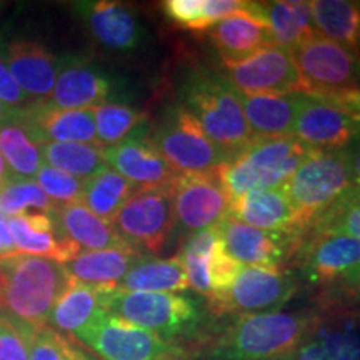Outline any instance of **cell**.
<instances>
[{"mask_svg":"<svg viewBox=\"0 0 360 360\" xmlns=\"http://www.w3.org/2000/svg\"><path fill=\"white\" fill-rule=\"evenodd\" d=\"M302 274L315 287L360 292V240L337 233L309 236L304 247Z\"/></svg>","mask_w":360,"mask_h":360,"instance_id":"obj_13","label":"cell"},{"mask_svg":"<svg viewBox=\"0 0 360 360\" xmlns=\"http://www.w3.org/2000/svg\"><path fill=\"white\" fill-rule=\"evenodd\" d=\"M179 257L186 269L188 289L205 297L207 304L227 294L242 269L225 250L217 227L187 237Z\"/></svg>","mask_w":360,"mask_h":360,"instance_id":"obj_14","label":"cell"},{"mask_svg":"<svg viewBox=\"0 0 360 360\" xmlns=\"http://www.w3.org/2000/svg\"><path fill=\"white\" fill-rule=\"evenodd\" d=\"M19 120L40 146L49 142L98 146L92 110H60L47 102H34L19 112Z\"/></svg>","mask_w":360,"mask_h":360,"instance_id":"obj_21","label":"cell"},{"mask_svg":"<svg viewBox=\"0 0 360 360\" xmlns=\"http://www.w3.org/2000/svg\"><path fill=\"white\" fill-rule=\"evenodd\" d=\"M299 96L300 92L283 94V96L240 94L242 109L254 139L294 137Z\"/></svg>","mask_w":360,"mask_h":360,"instance_id":"obj_27","label":"cell"},{"mask_svg":"<svg viewBox=\"0 0 360 360\" xmlns=\"http://www.w3.org/2000/svg\"><path fill=\"white\" fill-rule=\"evenodd\" d=\"M150 141L177 174H210L229 159L182 105L167 110Z\"/></svg>","mask_w":360,"mask_h":360,"instance_id":"obj_10","label":"cell"},{"mask_svg":"<svg viewBox=\"0 0 360 360\" xmlns=\"http://www.w3.org/2000/svg\"><path fill=\"white\" fill-rule=\"evenodd\" d=\"M0 102L17 110L25 109L30 103H34L32 98L27 96L24 90L19 87V84L15 82V79L12 77L2 58H0Z\"/></svg>","mask_w":360,"mask_h":360,"instance_id":"obj_44","label":"cell"},{"mask_svg":"<svg viewBox=\"0 0 360 360\" xmlns=\"http://www.w3.org/2000/svg\"><path fill=\"white\" fill-rule=\"evenodd\" d=\"M299 283L283 269L244 267L227 294L207 304L212 317L277 312L295 295Z\"/></svg>","mask_w":360,"mask_h":360,"instance_id":"obj_11","label":"cell"},{"mask_svg":"<svg viewBox=\"0 0 360 360\" xmlns=\"http://www.w3.org/2000/svg\"><path fill=\"white\" fill-rule=\"evenodd\" d=\"M310 233H337L360 240V186L350 188L335 204L314 219L307 236Z\"/></svg>","mask_w":360,"mask_h":360,"instance_id":"obj_39","label":"cell"},{"mask_svg":"<svg viewBox=\"0 0 360 360\" xmlns=\"http://www.w3.org/2000/svg\"><path fill=\"white\" fill-rule=\"evenodd\" d=\"M345 154H347L350 172H352L355 186H360V135L345 147Z\"/></svg>","mask_w":360,"mask_h":360,"instance_id":"obj_47","label":"cell"},{"mask_svg":"<svg viewBox=\"0 0 360 360\" xmlns=\"http://www.w3.org/2000/svg\"><path fill=\"white\" fill-rule=\"evenodd\" d=\"M35 330L0 314V360H30V339Z\"/></svg>","mask_w":360,"mask_h":360,"instance_id":"obj_43","label":"cell"},{"mask_svg":"<svg viewBox=\"0 0 360 360\" xmlns=\"http://www.w3.org/2000/svg\"><path fill=\"white\" fill-rule=\"evenodd\" d=\"M42 155L47 165L84 182L107 169L103 148L92 143L49 142L42 146Z\"/></svg>","mask_w":360,"mask_h":360,"instance_id":"obj_36","label":"cell"},{"mask_svg":"<svg viewBox=\"0 0 360 360\" xmlns=\"http://www.w3.org/2000/svg\"><path fill=\"white\" fill-rule=\"evenodd\" d=\"M105 287L89 285L70 277L69 285L53 305L49 327L65 335H74L101 310V292Z\"/></svg>","mask_w":360,"mask_h":360,"instance_id":"obj_31","label":"cell"},{"mask_svg":"<svg viewBox=\"0 0 360 360\" xmlns=\"http://www.w3.org/2000/svg\"><path fill=\"white\" fill-rule=\"evenodd\" d=\"M0 154L15 177L34 179L45 164L42 146L35 141L19 117L0 125Z\"/></svg>","mask_w":360,"mask_h":360,"instance_id":"obj_33","label":"cell"},{"mask_svg":"<svg viewBox=\"0 0 360 360\" xmlns=\"http://www.w3.org/2000/svg\"><path fill=\"white\" fill-rule=\"evenodd\" d=\"M15 254H19V252H17L11 231H8L7 219L0 214V260H6Z\"/></svg>","mask_w":360,"mask_h":360,"instance_id":"obj_46","label":"cell"},{"mask_svg":"<svg viewBox=\"0 0 360 360\" xmlns=\"http://www.w3.org/2000/svg\"><path fill=\"white\" fill-rule=\"evenodd\" d=\"M12 177H13V174L11 172V169H8L6 160H4L2 154H0V187H2L4 184H7Z\"/></svg>","mask_w":360,"mask_h":360,"instance_id":"obj_50","label":"cell"},{"mask_svg":"<svg viewBox=\"0 0 360 360\" xmlns=\"http://www.w3.org/2000/svg\"><path fill=\"white\" fill-rule=\"evenodd\" d=\"M114 289L130 292H170L179 294L188 289L186 269L179 255L157 259L141 255Z\"/></svg>","mask_w":360,"mask_h":360,"instance_id":"obj_30","label":"cell"},{"mask_svg":"<svg viewBox=\"0 0 360 360\" xmlns=\"http://www.w3.org/2000/svg\"><path fill=\"white\" fill-rule=\"evenodd\" d=\"M19 112L17 109H11V107H7L6 103L0 102V125L11 122V120H15L17 117H19Z\"/></svg>","mask_w":360,"mask_h":360,"instance_id":"obj_49","label":"cell"},{"mask_svg":"<svg viewBox=\"0 0 360 360\" xmlns=\"http://www.w3.org/2000/svg\"><path fill=\"white\" fill-rule=\"evenodd\" d=\"M174 233L186 240L193 233L217 227L231 214V199L215 172L179 174L172 184Z\"/></svg>","mask_w":360,"mask_h":360,"instance_id":"obj_12","label":"cell"},{"mask_svg":"<svg viewBox=\"0 0 360 360\" xmlns=\"http://www.w3.org/2000/svg\"><path fill=\"white\" fill-rule=\"evenodd\" d=\"M300 92L335 98L360 90V58L344 45L314 35L290 49Z\"/></svg>","mask_w":360,"mask_h":360,"instance_id":"obj_8","label":"cell"},{"mask_svg":"<svg viewBox=\"0 0 360 360\" xmlns=\"http://www.w3.org/2000/svg\"><path fill=\"white\" fill-rule=\"evenodd\" d=\"M139 257L141 254L132 249L80 250L64 267L75 281L114 289Z\"/></svg>","mask_w":360,"mask_h":360,"instance_id":"obj_29","label":"cell"},{"mask_svg":"<svg viewBox=\"0 0 360 360\" xmlns=\"http://www.w3.org/2000/svg\"><path fill=\"white\" fill-rule=\"evenodd\" d=\"M335 103L347 112L349 115H352L357 122H360V90L359 92H350V94H344V96L330 98Z\"/></svg>","mask_w":360,"mask_h":360,"instance_id":"obj_48","label":"cell"},{"mask_svg":"<svg viewBox=\"0 0 360 360\" xmlns=\"http://www.w3.org/2000/svg\"><path fill=\"white\" fill-rule=\"evenodd\" d=\"M217 229L227 254L244 267L283 269L300 245L299 236L260 231L231 214Z\"/></svg>","mask_w":360,"mask_h":360,"instance_id":"obj_17","label":"cell"},{"mask_svg":"<svg viewBox=\"0 0 360 360\" xmlns=\"http://www.w3.org/2000/svg\"><path fill=\"white\" fill-rule=\"evenodd\" d=\"M30 360H98L74 337L56 328L39 327L30 339Z\"/></svg>","mask_w":360,"mask_h":360,"instance_id":"obj_40","label":"cell"},{"mask_svg":"<svg viewBox=\"0 0 360 360\" xmlns=\"http://www.w3.org/2000/svg\"><path fill=\"white\" fill-rule=\"evenodd\" d=\"M319 322L312 312H264L236 317L205 340V360H287Z\"/></svg>","mask_w":360,"mask_h":360,"instance_id":"obj_1","label":"cell"},{"mask_svg":"<svg viewBox=\"0 0 360 360\" xmlns=\"http://www.w3.org/2000/svg\"><path fill=\"white\" fill-rule=\"evenodd\" d=\"M180 105L229 157L255 141L242 109L240 94L222 74L192 72L184 82Z\"/></svg>","mask_w":360,"mask_h":360,"instance_id":"obj_4","label":"cell"},{"mask_svg":"<svg viewBox=\"0 0 360 360\" xmlns=\"http://www.w3.org/2000/svg\"><path fill=\"white\" fill-rule=\"evenodd\" d=\"M287 360H328L321 342L312 334Z\"/></svg>","mask_w":360,"mask_h":360,"instance_id":"obj_45","label":"cell"},{"mask_svg":"<svg viewBox=\"0 0 360 360\" xmlns=\"http://www.w3.org/2000/svg\"><path fill=\"white\" fill-rule=\"evenodd\" d=\"M315 32L357 53L360 37V4L349 0L310 2Z\"/></svg>","mask_w":360,"mask_h":360,"instance_id":"obj_32","label":"cell"},{"mask_svg":"<svg viewBox=\"0 0 360 360\" xmlns=\"http://www.w3.org/2000/svg\"><path fill=\"white\" fill-rule=\"evenodd\" d=\"M75 13L94 40L114 52H134L141 47L146 32L134 8L112 0L75 2Z\"/></svg>","mask_w":360,"mask_h":360,"instance_id":"obj_19","label":"cell"},{"mask_svg":"<svg viewBox=\"0 0 360 360\" xmlns=\"http://www.w3.org/2000/svg\"><path fill=\"white\" fill-rule=\"evenodd\" d=\"M40 188L47 193V197L57 205L74 204L82 200L84 180H79L72 175L62 172L56 167L44 164L34 177Z\"/></svg>","mask_w":360,"mask_h":360,"instance_id":"obj_42","label":"cell"},{"mask_svg":"<svg viewBox=\"0 0 360 360\" xmlns=\"http://www.w3.org/2000/svg\"><path fill=\"white\" fill-rule=\"evenodd\" d=\"M101 307L114 317L179 345L188 340L204 344L209 337L205 330L212 315L207 304L182 294L102 289Z\"/></svg>","mask_w":360,"mask_h":360,"instance_id":"obj_2","label":"cell"},{"mask_svg":"<svg viewBox=\"0 0 360 360\" xmlns=\"http://www.w3.org/2000/svg\"><path fill=\"white\" fill-rule=\"evenodd\" d=\"M231 215L265 232L304 236L294 205L282 187L254 191L231 200Z\"/></svg>","mask_w":360,"mask_h":360,"instance_id":"obj_22","label":"cell"},{"mask_svg":"<svg viewBox=\"0 0 360 360\" xmlns=\"http://www.w3.org/2000/svg\"><path fill=\"white\" fill-rule=\"evenodd\" d=\"M0 58L19 87L34 102H47L56 85L60 62L45 45L15 39L2 45Z\"/></svg>","mask_w":360,"mask_h":360,"instance_id":"obj_20","label":"cell"},{"mask_svg":"<svg viewBox=\"0 0 360 360\" xmlns=\"http://www.w3.org/2000/svg\"><path fill=\"white\" fill-rule=\"evenodd\" d=\"M310 150L295 137L255 139L214 172L233 200L254 191L283 187Z\"/></svg>","mask_w":360,"mask_h":360,"instance_id":"obj_5","label":"cell"},{"mask_svg":"<svg viewBox=\"0 0 360 360\" xmlns=\"http://www.w3.org/2000/svg\"><path fill=\"white\" fill-rule=\"evenodd\" d=\"M360 135V122L330 98L300 92L294 137L317 150H342Z\"/></svg>","mask_w":360,"mask_h":360,"instance_id":"obj_16","label":"cell"},{"mask_svg":"<svg viewBox=\"0 0 360 360\" xmlns=\"http://www.w3.org/2000/svg\"><path fill=\"white\" fill-rule=\"evenodd\" d=\"M103 154L107 167L132 182L139 191L170 186L179 175L160 155L150 135L143 132L142 127L135 129L122 142L103 148Z\"/></svg>","mask_w":360,"mask_h":360,"instance_id":"obj_18","label":"cell"},{"mask_svg":"<svg viewBox=\"0 0 360 360\" xmlns=\"http://www.w3.org/2000/svg\"><path fill=\"white\" fill-rule=\"evenodd\" d=\"M72 337L98 360H193L184 345L160 339L102 309Z\"/></svg>","mask_w":360,"mask_h":360,"instance_id":"obj_7","label":"cell"},{"mask_svg":"<svg viewBox=\"0 0 360 360\" xmlns=\"http://www.w3.org/2000/svg\"><path fill=\"white\" fill-rule=\"evenodd\" d=\"M249 8L269 27L274 44L289 51L317 35L310 12V2L304 0L249 2Z\"/></svg>","mask_w":360,"mask_h":360,"instance_id":"obj_28","label":"cell"},{"mask_svg":"<svg viewBox=\"0 0 360 360\" xmlns=\"http://www.w3.org/2000/svg\"><path fill=\"white\" fill-rule=\"evenodd\" d=\"M110 80L82 62L60 65L56 85L47 103L60 110H92L107 102Z\"/></svg>","mask_w":360,"mask_h":360,"instance_id":"obj_23","label":"cell"},{"mask_svg":"<svg viewBox=\"0 0 360 360\" xmlns=\"http://www.w3.org/2000/svg\"><path fill=\"white\" fill-rule=\"evenodd\" d=\"M70 276L57 260L15 254L0 260V314L29 327L49 326Z\"/></svg>","mask_w":360,"mask_h":360,"instance_id":"obj_3","label":"cell"},{"mask_svg":"<svg viewBox=\"0 0 360 360\" xmlns=\"http://www.w3.org/2000/svg\"><path fill=\"white\" fill-rule=\"evenodd\" d=\"M245 7L244 0H165L162 4V11L174 24L195 32L212 29Z\"/></svg>","mask_w":360,"mask_h":360,"instance_id":"obj_34","label":"cell"},{"mask_svg":"<svg viewBox=\"0 0 360 360\" xmlns=\"http://www.w3.org/2000/svg\"><path fill=\"white\" fill-rule=\"evenodd\" d=\"M137 191L139 188L132 182L107 167L96 177L85 180L80 202L97 217L105 222H112L125 205V202Z\"/></svg>","mask_w":360,"mask_h":360,"instance_id":"obj_35","label":"cell"},{"mask_svg":"<svg viewBox=\"0 0 360 360\" xmlns=\"http://www.w3.org/2000/svg\"><path fill=\"white\" fill-rule=\"evenodd\" d=\"M98 147L107 148L122 142L135 129L141 127L146 114L125 103L105 102L92 109Z\"/></svg>","mask_w":360,"mask_h":360,"instance_id":"obj_37","label":"cell"},{"mask_svg":"<svg viewBox=\"0 0 360 360\" xmlns=\"http://www.w3.org/2000/svg\"><path fill=\"white\" fill-rule=\"evenodd\" d=\"M7 224L19 254L52 259L65 264L80 252L77 245L60 236L52 214L27 212L7 219Z\"/></svg>","mask_w":360,"mask_h":360,"instance_id":"obj_24","label":"cell"},{"mask_svg":"<svg viewBox=\"0 0 360 360\" xmlns=\"http://www.w3.org/2000/svg\"><path fill=\"white\" fill-rule=\"evenodd\" d=\"M172 184L137 191L110 222L125 245L141 255L159 254L172 237Z\"/></svg>","mask_w":360,"mask_h":360,"instance_id":"obj_9","label":"cell"},{"mask_svg":"<svg viewBox=\"0 0 360 360\" xmlns=\"http://www.w3.org/2000/svg\"><path fill=\"white\" fill-rule=\"evenodd\" d=\"M314 335L328 360H360V330L354 322L328 323L319 317Z\"/></svg>","mask_w":360,"mask_h":360,"instance_id":"obj_41","label":"cell"},{"mask_svg":"<svg viewBox=\"0 0 360 360\" xmlns=\"http://www.w3.org/2000/svg\"><path fill=\"white\" fill-rule=\"evenodd\" d=\"M225 79L240 94L283 96L300 92V80L289 49L269 45L245 60L225 64Z\"/></svg>","mask_w":360,"mask_h":360,"instance_id":"obj_15","label":"cell"},{"mask_svg":"<svg viewBox=\"0 0 360 360\" xmlns=\"http://www.w3.org/2000/svg\"><path fill=\"white\" fill-rule=\"evenodd\" d=\"M57 207L34 179H20L13 175L0 187V214L6 219L24 215L29 210L52 214Z\"/></svg>","mask_w":360,"mask_h":360,"instance_id":"obj_38","label":"cell"},{"mask_svg":"<svg viewBox=\"0 0 360 360\" xmlns=\"http://www.w3.org/2000/svg\"><path fill=\"white\" fill-rule=\"evenodd\" d=\"M52 219L60 236L80 250L130 249L110 222L90 212L82 202L58 205L52 212Z\"/></svg>","mask_w":360,"mask_h":360,"instance_id":"obj_26","label":"cell"},{"mask_svg":"<svg viewBox=\"0 0 360 360\" xmlns=\"http://www.w3.org/2000/svg\"><path fill=\"white\" fill-rule=\"evenodd\" d=\"M355 182L345 148L317 150L312 148L282 191L294 205L304 236L310 224L323 210L345 195Z\"/></svg>","mask_w":360,"mask_h":360,"instance_id":"obj_6","label":"cell"},{"mask_svg":"<svg viewBox=\"0 0 360 360\" xmlns=\"http://www.w3.org/2000/svg\"><path fill=\"white\" fill-rule=\"evenodd\" d=\"M357 56L360 58V37H359V44H357Z\"/></svg>","mask_w":360,"mask_h":360,"instance_id":"obj_51","label":"cell"},{"mask_svg":"<svg viewBox=\"0 0 360 360\" xmlns=\"http://www.w3.org/2000/svg\"><path fill=\"white\" fill-rule=\"evenodd\" d=\"M209 35L222 57L224 65L245 60L255 52L274 45L269 27L250 11L249 2L244 11L233 13L209 29Z\"/></svg>","mask_w":360,"mask_h":360,"instance_id":"obj_25","label":"cell"}]
</instances>
